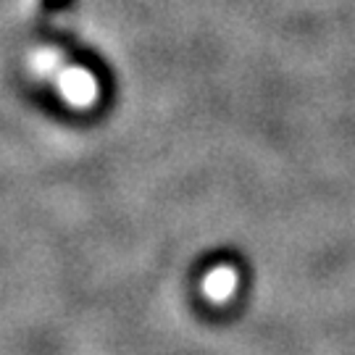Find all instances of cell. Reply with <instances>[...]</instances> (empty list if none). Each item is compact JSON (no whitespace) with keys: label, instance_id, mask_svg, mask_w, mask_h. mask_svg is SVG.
<instances>
[{"label":"cell","instance_id":"cell-1","mask_svg":"<svg viewBox=\"0 0 355 355\" xmlns=\"http://www.w3.org/2000/svg\"><path fill=\"white\" fill-rule=\"evenodd\" d=\"M61 87H64V95L69 98L71 103L76 105H85L95 98V82H92V76L87 71H82V69H71V71H66L64 79H61Z\"/></svg>","mask_w":355,"mask_h":355},{"label":"cell","instance_id":"cell-3","mask_svg":"<svg viewBox=\"0 0 355 355\" xmlns=\"http://www.w3.org/2000/svg\"><path fill=\"white\" fill-rule=\"evenodd\" d=\"M61 3H64V0H42V6H45V8H58V6H61Z\"/></svg>","mask_w":355,"mask_h":355},{"label":"cell","instance_id":"cell-2","mask_svg":"<svg viewBox=\"0 0 355 355\" xmlns=\"http://www.w3.org/2000/svg\"><path fill=\"white\" fill-rule=\"evenodd\" d=\"M232 284H234L232 271H229V268H216L214 274L205 279V292H208L211 297H224V295L232 292Z\"/></svg>","mask_w":355,"mask_h":355}]
</instances>
